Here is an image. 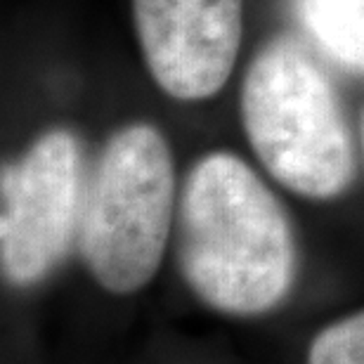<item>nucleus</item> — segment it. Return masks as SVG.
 <instances>
[{"instance_id":"1","label":"nucleus","mask_w":364,"mask_h":364,"mask_svg":"<svg viewBox=\"0 0 364 364\" xmlns=\"http://www.w3.org/2000/svg\"><path fill=\"white\" fill-rule=\"evenodd\" d=\"M178 263L189 289L223 315L251 317L289 294V218L249 164L213 151L189 171L178 208Z\"/></svg>"},{"instance_id":"2","label":"nucleus","mask_w":364,"mask_h":364,"mask_svg":"<svg viewBox=\"0 0 364 364\" xmlns=\"http://www.w3.org/2000/svg\"><path fill=\"white\" fill-rule=\"evenodd\" d=\"M242 121L267 173L308 199H333L355 178V144L338 92L301 43L270 41L246 69Z\"/></svg>"},{"instance_id":"3","label":"nucleus","mask_w":364,"mask_h":364,"mask_svg":"<svg viewBox=\"0 0 364 364\" xmlns=\"http://www.w3.org/2000/svg\"><path fill=\"white\" fill-rule=\"evenodd\" d=\"M176 206V168L166 137L133 123L109 137L83 192L78 246L109 294L144 289L161 265Z\"/></svg>"},{"instance_id":"4","label":"nucleus","mask_w":364,"mask_h":364,"mask_svg":"<svg viewBox=\"0 0 364 364\" xmlns=\"http://www.w3.org/2000/svg\"><path fill=\"white\" fill-rule=\"evenodd\" d=\"M0 263L17 287L55 270L78 232L81 149L69 130H50L19 161L3 168Z\"/></svg>"},{"instance_id":"5","label":"nucleus","mask_w":364,"mask_h":364,"mask_svg":"<svg viewBox=\"0 0 364 364\" xmlns=\"http://www.w3.org/2000/svg\"><path fill=\"white\" fill-rule=\"evenodd\" d=\"M144 64L176 100L223 90L242 46V0H133Z\"/></svg>"},{"instance_id":"6","label":"nucleus","mask_w":364,"mask_h":364,"mask_svg":"<svg viewBox=\"0 0 364 364\" xmlns=\"http://www.w3.org/2000/svg\"><path fill=\"white\" fill-rule=\"evenodd\" d=\"M291 12L333 62L364 74V0H291Z\"/></svg>"},{"instance_id":"7","label":"nucleus","mask_w":364,"mask_h":364,"mask_svg":"<svg viewBox=\"0 0 364 364\" xmlns=\"http://www.w3.org/2000/svg\"><path fill=\"white\" fill-rule=\"evenodd\" d=\"M308 364H364V310L319 331L310 343Z\"/></svg>"},{"instance_id":"8","label":"nucleus","mask_w":364,"mask_h":364,"mask_svg":"<svg viewBox=\"0 0 364 364\" xmlns=\"http://www.w3.org/2000/svg\"><path fill=\"white\" fill-rule=\"evenodd\" d=\"M362 149H364V116H362Z\"/></svg>"}]
</instances>
